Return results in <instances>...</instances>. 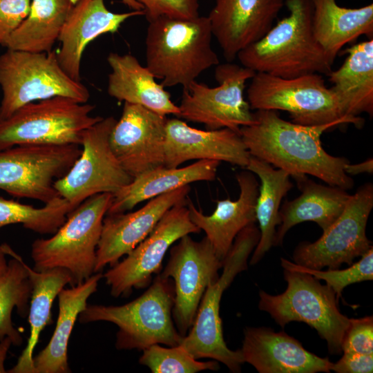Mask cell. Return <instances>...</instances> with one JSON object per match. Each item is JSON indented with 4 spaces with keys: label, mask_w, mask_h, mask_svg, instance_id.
<instances>
[{
    "label": "cell",
    "mask_w": 373,
    "mask_h": 373,
    "mask_svg": "<svg viewBox=\"0 0 373 373\" xmlns=\"http://www.w3.org/2000/svg\"><path fill=\"white\" fill-rule=\"evenodd\" d=\"M8 254L12 256L7 264L4 273L0 276V342L8 337L12 344L21 345L23 342L20 331L12 322V312L15 307L21 317L28 314L32 284L28 265L10 247Z\"/></svg>",
    "instance_id": "obj_33"
},
{
    "label": "cell",
    "mask_w": 373,
    "mask_h": 373,
    "mask_svg": "<svg viewBox=\"0 0 373 373\" xmlns=\"http://www.w3.org/2000/svg\"><path fill=\"white\" fill-rule=\"evenodd\" d=\"M178 240L171 248L160 276L174 281L172 316L178 332L184 336L192 326L207 287L218 278L223 261L206 236L195 241L188 234Z\"/></svg>",
    "instance_id": "obj_16"
},
{
    "label": "cell",
    "mask_w": 373,
    "mask_h": 373,
    "mask_svg": "<svg viewBox=\"0 0 373 373\" xmlns=\"http://www.w3.org/2000/svg\"><path fill=\"white\" fill-rule=\"evenodd\" d=\"M347 56L341 66L329 74L330 87L345 114L359 117L373 115V39L345 50Z\"/></svg>",
    "instance_id": "obj_28"
},
{
    "label": "cell",
    "mask_w": 373,
    "mask_h": 373,
    "mask_svg": "<svg viewBox=\"0 0 373 373\" xmlns=\"http://www.w3.org/2000/svg\"><path fill=\"white\" fill-rule=\"evenodd\" d=\"M191 221L186 204L169 209L151 232L126 257L111 267L103 277L114 297L128 296L133 289L146 287L160 271L170 247L182 236L200 232Z\"/></svg>",
    "instance_id": "obj_15"
},
{
    "label": "cell",
    "mask_w": 373,
    "mask_h": 373,
    "mask_svg": "<svg viewBox=\"0 0 373 373\" xmlns=\"http://www.w3.org/2000/svg\"><path fill=\"white\" fill-rule=\"evenodd\" d=\"M254 117V123L240 129L251 156L285 171L295 180L311 175L331 186L353 187L352 178L344 171L350 161L329 155L321 144L322 134L340 124L300 125L282 119L273 110H256Z\"/></svg>",
    "instance_id": "obj_1"
},
{
    "label": "cell",
    "mask_w": 373,
    "mask_h": 373,
    "mask_svg": "<svg viewBox=\"0 0 373 373\" xmlns=\"http://www.w3.org/2000/svg\"><path fill=\"white\" fill-rule=\"evenodd\" d=\"M74 5L77 0H70ZM122 3L132 10H144L143 6L135 0H122Z\"/></svg>",
    "instance_id": "obj_44"
},
{
    "label": "cell",
    "mask_w": 373,
    "mask_h": 373,
    "mask_svg": "<svg viewBox=\"0 0 373 373\" xmlns=\"http://www.w3.org/2000/svg\"><path fill=\"white\" fill-rule=\"evenodd\" d=\"M281 266L284 269L298 271L312 275L318 280H323L336 294L337 299L347 285L373 279V248L361 256V259L352 263L347 269H329L327 271L314 269L281 258Z\"/></svg>",
    "instance_id": "obj_36"
},
{
    "label": "cell",
    "mask_w": 373,
    "mask_h": 373,
    "mask_svg": "<svg viewBox=\"0 0 373 373\" xmlns=\"http://www.w3.org/2000/svg\"><path fill=\"white\" fill-rule=\"evenodd\" d=\"M344 171L348 175H355L363 173H372L373 160L369 158L364 162L355 164L348 163L345 166Z\"/></svg>",
    "instance_id": "obj_41"
},
{
    "label": "cell",
    "mask_w": 373,
    "mask_h": 373,
    "mask_svg": "<svg viewBox=\"0 0 373 373\" xmlns=\"http://www.w3.org/2000/svg\"><path fill=\"white\" fill-rule=\"evenodd\" d=\"M240 187L238 200H219L213 213L204 215L188 203L191 221L205 232L216 256L223 261L238 233L256 222V205L259 183L254 173L242 171L236 175Z\"/></svg>",
    "instance_id": "obj_23"
},
{
    "label": "cell",
    "mask_w": 373,
    "mask_h": 373,
    "mask_svg": "<svg viewBox=\"0 0 373 373\" xmlns=\"http://www.w3.org/2000/svg\"><path fill=\"white\" fill-rule=\"evenodd\" d=\"M245 168L257 175L260 180L256 205L260 237L250 260L252 265L258 262L274 245L276 227L280 223L281 201L293 184L287 172L275 169L267 162L251 155Z\"/></svg>",
    "instance_id": "obj_30"
},
{
    "label": "cell",
    "mask_w": 373,
    "mask_h": 373,
    "mask_svg": "<svg viewBox=\"0 0 373 373\" xmlns=\"http://www.w3.org/2000/svg\"><path fill=\"white\" fill-rule=\"evenodd\" d=\"M189 185L156 196L133 212L106 214L96 251L95 273L111 267L130 253L171 207L187 203Z\"/></svg>",
    "instance_id": "obj_18"
},
{
    "label": "cell",
    "mask_w": 373,
    "mask_h": 373,
    "mask_svg": "<svg viewBox=\"0 0 373 373\" xmlns=\"http://www.w3.org/2000/svg\"><path fill=\"white\" fill-rule=\"evenodd\" d=\"M342 353L373 354V316L350 318L343 338Z\"/></svg>",
    "instance_id": "obj_38"
},
{
    "label": "cell",
    "mask_w": 373,
    "mask_h": 373,
    "mask_svg": "<svg viewBox=\"0 0 373 373\" xmlns=\"http://www.w3.org/2000/svg\"><path fill=\"white\" fill-rule=\"evenodd\" d=\"M174 297L173 284L160 275L135 300L119 306L87 305L77 319L82 323L107 321L116 325L118 350H143L154 344L176 346L183 336L172 316Z\"/></svg>",
    "instance_id": "obj_4"
},
{
    "label": "cell",
    "mask_w": 373,
    "mask_h": 373,
    "mask_svg": "<svg viewBox=\"0 0 373 373\" xmlns=\"http://www.w3.org/2000/svg\"><path fill=\"white\" fill-rule=\"evenodd\" d=\"M82 146L17 145L0 151V189L46 204L60 196L54 186L70 169Z\"/></svg>",
    "instance_id": "obj_11"
},
{
    "label": "cell",
    "mask_w": 373,
    "mask_h": 373,
    "mask_svg": "<svg viewBox=\"0 0 373 373\" xmlns=\"http://www.w3.org/2000/svg\"><path fill=\"white\" fill-rule=\"evenodd\" d=\"M332 370L337 373H372L373 354L343 353V356L332 364Z\"/></svg>",
    "instance_id": "obj_40"
},
{
    "label": "cell",
    "mask_w": 373,
    "mask_h": 373,
    "mask_svg": "<svg viewBox=\"0 0 373 373\" xmlns=\"http://www.w3.org/2000/svg\"><path fill=\"white\" fill-rule=\"evenodd\" d=\"M247 91L250 108L255 110L285 111L291 122L304 126L336 122L361 128L363 118L345 114L331 88L321 74L311 73L283 78L256 73Z\"/></svg>",
    "instance_id": "obj_6"
},
{
    "label": "cell",
    "mask_w": 373,
    "mask_h": 373,
    "mask_svg": "<svg viewBox=\"0 0 373 373\" xmlns=\"http://www.w3.org/2000/svg\"><path fill=\"white\" fill-rule=\"evenodd\" d=\"M140 3L148 21L160 17L193 19L199 16V0H135Z\"/></svg>",
    "instance_id": "obj_37"
},
{
    "label": "cell",
    "mask_w": 373,
    "mask_h": 373,
    "mask_svg": "<svg viewBox=\"0 0 373 373\" xmlns=\"http://www.w3.org/2000/svg\"><path fill=\"white\" fill-rule=\"evenodd\" d=\"M28 270L32 284L28 314L30 336L16 365L7 371L9 373H35L33 352L40 333L51 321V308L55 298L71 282L70 274L62 268L38 271L28 267Z\"/></svg>",
    "instance_id": "obj_31"
},
{
    "label": "cell",
    "mask_w": 373,
    "mask_h": 373,
    "mask_svg": "<svg viewBox=\"0 0 373 373\" xmlns=\"http://www.w3.org/2000/svg\"><path fill=\"white\" fill-rule=\"evenodd\" d=\"M250 157L238 132L227 128L204 131L191 127L178 118L167 119L166 167H178L191 160H211L245 168Z\"/></svg>",
    "instance_id": "obj_20"
},
{
    "label": "cell",
    "mask_w": 373,
    "mask_h": 373,
    "mask_svg": "<svg viewBox=\"0 0 373 373\" xmlns=\"http://www.w3.org/2000/svg\"><path fill=\"white\" fill-rule=\"evenodd\" d=\"M117 119L102 118L82 135V152L69 171L54 186L75 208L99 193H115L133 179L114 155L109 139Z\"/></svg>",
    "instance_id": "obj_13"
},
{
    "label": "cell",
    "mask_w": 373,
    "mask_h": 373,
    "mask_svg": "<svg viewBox=\"0 0 373 373\" xmlns=\"http://www.w3.org/2000/svg\"><path fill=\"white\" fill-rule=\"evenodd\" d=\"M244 363L260 373L329 372L333 363L307 351L283 331L247 327L240 350Z\"/></svg>",
    "instance_id": "obj_21"
},
{
    "label": "cell",
    "mask_w": 373,
    "mask_h": 373,
    "mask_svg": "<svg viewBox=\"0 0 373 373\" xmlns=\"http://www.w3.org/2000/svg\"><path fill=\"white\" fill-rule=\"evenodd\" d=\"M75 207L59 196L43 207L7 200L0 196V228L12 224H22L26 229L39 234H53L66 221Z\"/></svg>",
    "instance_id": "obj_34"
},
{
    "label": "cell",
    "mask_w": 373,
    "mask_h": 373,
    "mask_svg": "<svg viewBox=\"0 0 373 373\" xmlns=\"http://www.w3.org/2000/svg\"><path fill=\"white\" fill-rule=\"evenodd\" d=\"M0 119L35 101L60 96L86 103L90 97L86 86L62 69L55 50L31 52L7 49L0 55Z\"/></svg>",
    "instance_id": "obj_8"
},
{
    "label": "cell",
    "mask_w": 373,
    "mask_h": 373,
    "mask_svg": "<svg viewBox=\"0 0 373 373\" xmlns=\"http://www.w3.org/2000/svg\"><path fill=\"white\" fill-rule=\"evenodd\" d=\"M314 36L334 62L341 49L361 35L373 39V4L357 8L338 6L336 0H312Z\"/></svg>",
    "instance_id": "obj_29"
},
{
    "label": "cell",
    "mask_w": 373,
    "mask_h": 373,
    "mask_svg": "<svg viewBox=\"0 0 373 373\" xmlns=\"http://www.w3.org/2000/svg\"><path fill=\"white\" fill-rule=\"evenodd\" d=\"M301 194L293 200H285L279 210L280 223L276 230L274 245H280L287 232L303 222L312 221L323 231L342 213L351 195L347 190L323 185L306 175L296 179Z\"/></svg>",
    "instance_id": "obj_26"
},
{
    "label": "cell",
    "mask_w": 373,
    "mask_h": 373,
    "mask_svg": "<svg viewBox=\"0 0 373 373\" xmlns=\"http://www.w3.org/2000/svg\"><path fill=\"white\" fill-rule=\"evenodd\" d=\"M95 106L65 97L26 104L0 119V151L17 145L81 146L84 131L103 117Z\"/></svg>",
    "instance_id": "obj_10"
},
{
    "label": "cell",
    "mask_w": 373,
    "mask_h": 373,
    "mask_svg": "<svg viewBox=\"0 0 373 373\" xmlns=\"http://www.w3.org/2000/svg\"><path fill=\"white\" fill-rule=\"evenodd\" d=\"M373 207V185L366 183L351 195L340 216L314 242H303L295 249L294 262L314 269L351 265L372 247L366 225Z\"/></svg>",
    "instance_id": "obj_14"
},
{
    "label": "cell",
    "mask_w": 373,
    "mask_h": 373,
    "mask_svg": "<svg viewBox=\"0 0 373 373\" xmlns=\"http://www.w3.org/2000/svg\"><path fill=\"white\" fill-rule=\"evenodd\" d=\"M6 244L0 245V276L4 273L6 269L8 262L6 259V254H7Z\"/></svg>",
    "instance_id": "obj_43"
},
{
    "label": "cell",
    "mask_w": 373,
    "mask_h": 373,
    "mask_svg": "<svg viewBox=\"0 0 373 373\" xmlns=\"http://www.w3.org/2000/svg\"><path fill=\"white\" fill-rule=\"evenodd\" d=\"M144 15V10L113 12L104 0H77L58 38L61 48L57 58L62 69L72 79L80 81L81 60L87 45L103 34L117 32L128 19Z\"/></svg>",
    "instance_id": "obj_22"
},
{
    "label": "cell",
    "mask_w": 373,
    "mask_h": 373,
    "mask_svg": "<svg viewBox=\"0 0 373 373\" xmlns=\"http://www.w3.org/2000/svg\"><path fill=\"white\" fill-rule=\"evenodd\" d=\"M73 6L70 0H31L28 16L3 46L31 52L52 51Z\"/></svg>",
    "instance_id": "obj_32"
},
{
    "label": "cell",
    "mask_w": 373,
    "mask_h": 373,
    "mask_svg": "<svg viewBox=\"0 0 373 373\" xmlns=\"http://www.w3.org/2000/svg\"><path fill=\"white\" fill-rule=\"evenodd\" d=\"M289 15L237 55L242 66L283 78L327 75L333 61L316 40L312 0H287Z\"/></svg>",
    "instance_id": "obj_2"
},
{
    "label": "cell",
    "mask_w": 373,
    "mask_h": 373,
    "mask_svg": "<svg viewBox=\"0 0 373 373\" xmlns=\"http://www.w3.org/2000/svg\"><path fill=\"white\" fill-rule=\"evenodd\" d=\"M102 277V273H95L84 282L59 291L56 327L48 345L33 357L35 373L70 372L67 355L69 338L79 314L97 291Z\"/></svg>",
    "instance_id": "obj_27"
},
{
    "label": "cell",
    "mask_w": 373,
    "mask_h": 373,
    "mask_svg": "<svg viewBox=\"0 0 373 373\" xmlns=\"http://www.w3.org/2000/svg\"><path fill=\"white\" fill-rule=\"evenodd\" d=\"M260 237L255 222L242 229L223 260L220 276L207 287L198 306L190 331L179 345L193 358H209L224 364L231 372H240L244 363L240 350H231L223 338L220 316V300L224 291L235 277L247 269V260Z\"/></svg>",
    "instance_id": "obj_7"
},
{
    "label": "cell",
    "mask_w": 373,
    "mask_h": 373,
    "mask_svg": "<svg viewBox=\"0 0 373 373\" xmlns=\"http://www.w3.org/2000/svg\"><path fill=\"white\" fill-rule=\"evenodd\" d=\"M30 4L31 0H0V45L3 46L26 18Z\"/></svg>",
    "instance_id": "obj_39"
},
{
    "label": "cell",
    "mask_w": 373,
    "mask_h": 373,
    "mask_svg": "<svg viewBox=\"0 0 373 373\" xmlns=\"http://www.w3.org/2000/svg\"><path fill=\"white\" fill-rule=\"evenodd\" d=\"M146 66L164 87L186 89L201 73L219 64L211 46L208 17L193 19L160 17L149 22Z\"/></svg>",
    "instance_id": "obj_3"
},
{
    "label": "cell",
    "mask_w": 373,
    "mask_h": 373,
    "mask_svg": "<svg viewBox=\"0 0 373 373\" xmlns=\"http://www.w3.org/2000/svg\"><path fill=\"white\" fill-rule=\"evenodd\" d=\"M11 345H12V341L8 337L4 338L0 342V373L7 372L4 367V362Z\"/></svg>",
    "instance_id": "obj_42"
},
{
    "label": "cell",
    "mask_w": 373,
    "mask_h": 373,
    "mask_svg": "<svg viewBox=\"0 0 373 373\" xmlns=\"http://www.w3.org/2000/svg\"><path fill=\"white\" fill-rule=\"evenodd\" d=\"M220 162L201 160L184 167L164 166L144 172L113 194L106 214L124 213L139 203L198 181L215 180Z\"/></svg>",
    "instance_id": "obj_25"
},
{
    "label": "cell",
    "mask_w": 373,
    "mask_h": 373,
    "mask_svg": "<svg viewBox=\"0 0 373 373\" xmlns=\"http://www.w3.org/2000/svg\"><path fill=\"white\" fill-rule=\"evenodd\" d=\"M112 197V193H103L87 198L68 213L51 238L35 240L31 246L33 269H64L70 275V286L90 277L95 273L103 220Z\"/></svg>",
    "instance_id": "obj_5"
},
{
    "label": "cell",
    "mask_w": 373,
    "mask_h": 373,
    "mask_svg": "<svg viewBox=\"0 0 373 373\" xmlns=\"http://www.w3.org/2000/svg\"><path fill=\"white\" fill-rule=\"evenodd\" d=\"M283 273L285 291L275 296L260 291L259 309L282 327L291 321L305 323L326 341L332 354H341L350 318L340 312L334 290L311 274L287 269Z\"/></svg>",
    "instance_id": "obj_9"
},
{
    "label": "cell",
    "mask_w": 373,
    "mask_h": 373,
    "mask_svg": "<svg viewBox=\"0 0 373 373\" xmlns=\"http://www.w3.org/2000/svg\"><path fill=\"white\" fill-rule=\"evenodd\" d=\"M284 0H216L209 19L213 36L228 62L273 26Z\"/></svg>",
    "instance_id": "obj_19"
},
{
    "label": "cell",
    "mask_w": 373,
    "mask_h": 373,
    "mask_svg": "<svg viewBox=\"0 0 373 373\" xmlns=\"http://www.w3.org/2000/svg\"><path fill=\"white\" fill-rule=\"evenodd\" d=\"M107 61L111 68L107 85L111 97L143 106L161 115L178 116L179 107L171 100V95L135 57L111 52Z\"/></svg>",
    "instance_id": "obj_24"
},
{
    "label": "cell",
    "mask_w": 373,
    "mask_h": 373,
    "mask_svg": "<svg viewBox=\"0 0 373 373\" xmlns=\"http://www.w3.org/2000/svg\"><path fill=\"white\" fill-rule=\"evenodd\" d=\"M140 363L153 373H195L206 370L219 369L217 361H200L182 346L164 347L152 345L142 350Z\"/></svg>",
    "instance_id": "obj_35"
},
{
    "label": "cell",
    "mask_w": 373,
    "mask_h": 373,
    "mask_svg": "<svg viewBox=\"0 0 373 373\" xmlns=\"http://www.w3.org/2000/svg\"><path fill=\"white\" fill-rule=\"evenodd\" d=\"M166 115L124 102L111 131V149L132 178L164 166Z\"/></svg>",
    "instance_id": "obj_17"
},
{
    "label": "cell",
    "mask_w": 373,
    "mask_h": 373,
    "mask_svg": "<svg viewBox=\"0 0 373 373\" xmlns=\"http://www.w3.org/2000/svg\"><path fill=\"white\" fill-rule=\"evenodd\" d=\"M256 73L231 62L218 64V86L193 82L183 89L178 117L201 123L207 130L227 128L240 133L242 126L254 123V113L244 97L246 82Z\"/></svg>",
    "instance_id": "obj_12"
}]
</instances>
